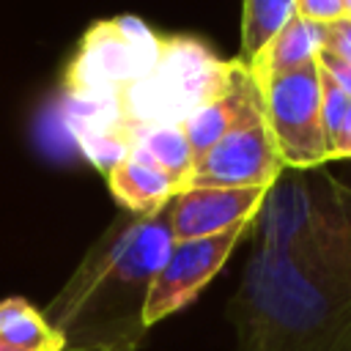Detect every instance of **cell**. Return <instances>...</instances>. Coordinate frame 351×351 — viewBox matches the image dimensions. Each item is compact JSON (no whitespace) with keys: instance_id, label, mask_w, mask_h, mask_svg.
Returning a JSON list of instances; mask_svg holds the SVG:
<instances>
[{"instance_id":"cell-1","label":"cell","mask_w":351,"mask_h":351,"mask_svg":"<svg viewBox=\"0 0 351 351\" xmlns=\"http://www.w3.org/2000/svg\"><path fill=\"white\" fill-rule=\"evenodd\" d=\"M173 244L170 206L148 217L123 211L44 307L66 351L140 346L148 335L145 302Z\"/></svg>"},{"instance_id":"cell-2","label":"cell","mask_w":351,"mask_h":351,"mask_svg":"<svg viewBox=\"0 0 351 351\" xmlns=\"http://www.w3.org/2000/svg\"><path fill=\"white\" fill-rule=\"evenodd\" d=\"M228 318L236 351H351V269L255 247Z\"/></svg>"},{"instance_id":"cell-3","label":"cell","mask_w":351,"mask_h":351,"mask_svg":"<svg viewBox=\"0 0 351 351\" xmlns=\"http://www.w3.org/2000/svg\"><path fill=\"white\" fill-rule=\"evenodd\" d=\"M255 247L351 269V184L315 170H282L252 225Z\"/></svg>"},{"instance_id":"cell-4","label":"cell","mask_w":351,"mask_h":351,"mask_svg":"<svg viewBox=\"0 0 351 351\" xmlns=\"http://www.w3.org/2000/svg\"><path fill=\"white\" fill-rule=\"evenodd\" d=\"M165 36L154 33L137 16L96 22L66 71L69 96L77 104L107 101L140 80L156 60Z\"/></svg>"},{"instance_id":"cell-5","label":"cell","mask_w":351,"mask_h":351,"mask_svg":"<svg viewBox=\"0 0 351 351\" xmlns=\"http://www.w3.org/2000/svg\"><path fill=\"white\" fill-rule=\"evenodd\" d=\"M261 110L274 148L288 170H315L329 162L321 126V69H304L258 82Z\"/></svg>"},{"instance_id":"cell-6","label":"cell","mask_w":351,"mask_h":351,"mask_svg":"<svg viewBox=\"0 0 351 351\" xmlns=\"http://www.w3.org/2000/svg\"><path fill=\"white\" fill-rule=\"evenodd\" d=\"M282 170L285 165L274 148L261 110L195 159L181 192L192 186H271L282 176Z\"/></svg>"},{"instance_id":"cell-7","label":"cell","mask_w":351,"mask_h":351,"mask_svg":"<svg viewBox=\"0 0 351 351\" xmlns=\"http://www.w3.org/2000/svg\"><path fill=\"white\" fill-rule=\"evenodd\" d=\"M250 228L252 225H239L217 236L176 241L151 285V293L145 302V326L151 329L154 324L192 304L197 293L219 274V269L228 263L236 244L247 236Z\"/></svg>"},{"instance_id":"cell-8","label":"cell","mask_w":351,"mask_h":351,"mask_svg":"<svg viewBox=\"0 0 351 351\" xmlns=\"http://www.w3.org/2000/svg\"><path fill=\"white\" fill-rule=\"evenodd\" d=\"M269 186H192L173 197L170 228L176 241L206 239L239 225H255Z\"/></svg>"},{"instance_id":"cell-9","label":"cell","mask_w":351,"mask_h":351,"mask_svg":"<svg viewBox=\"0 0 351 351\" xmlns=\"http://www.w3.org/2000/svg\"><path fill=\"white\" fill-rule=\"evenodd\" d=\"M255 112H261V90H258L247 63H241L236 58L230 82L214 99H208L192 115H186L181 121V129L189 140L195 159L203 156L214 143H219L230 129H236L241 121H247Z\"/></svg>"},{"instance_id":"cell-10","label":"cell","mask_w":351,"mask_h":351,"mask_svg":"<svg viewBox=\"0 0 351 351\" xmlns=\"http://www.w3.org/2000/svg\"><path fill=\"white\" fill-rule=\"evenodd\" d=\"M104 181L115 203L126 214H137V217H148L167 208L178 195V184L165 170L134 154H126L115 165H110Z\"/></svg>"},{"instance_id":"cell-11","label":"cell","mask_w":351,"mask_h":351,"mask_svg":"<svg viewBox=\"0 0 351 351\" xmlns=\"http://www.w3.org/2000/svg\"><path fill=\"white\" fill-rule=\"evenodd\" d=\"M118 151L121 156L134 154L159 170H165L176 184L178 192L195 165V154L189 148V140L181 129V123H151V126H132L118 134Z\"/></svg>"},{"instance_id":"cell-12","label":"cell","mask_w":351,"mask_h":351,"mask_svg":"<svg viewBox=\"0 0 351 351\" xmlns=\"http://www.w3.org/2000/svg\"><path fill=\"white\" fill-rule=\"evenodd\" d=\"M321 47H324V27L293 14L271 36V41L261 49V55L247 69H250V74L258 85L269 77H280V74L310 66L318 58Z\"/></svg>"},{"instance_id":"cell-13","label":"cell","mask_w":351,"mask_h":351,"mask_svg":"<svg viewBox=\"0 0 351 351\" xmlns=\"http://www.w3.org/2000/svg\"><path fill=\"white\" fill-rule=\"evenodd\" d=\"M0 343L8 351H66L63 337L47 321L44 310L22 296L0 302Z\"/></svg>"},{"instance_id":"cell-14","label":"cell","mask_w":351,"mask_h":351,"mask_svg":"<svg viewBox=\"0 0 351 351\" xmlns=\"http://www.w3.org/2000/svg\"><path fill=\"white\" fill-rule=\"evenodd\" d=\"M296 14V0H241V63H252L271 36Z\"/></svg>"},{"instance_id":"cell-15","label":"cell","mask_w":351,"mask_h":351,"mask_svg":"<svg viewBox=\"0 0 351 351\" xmlns=\"http://www.w3.org/2000/svg\"><path fill=\"white\" fill-rule=\"evenodd\" d=\"M348 107H351V99L329 77L321 74V126H324V137H326L329 148L335 143V134H337Z\"/></svg>"},{"instance_id":"cell-16","label":"cell","mask_w":351,"mask_h":351,"mask_svg":"<svg viewBox=\"0 0 351 351\" xmlns=\"http://www.w3.org/2000/svg\"><path fill=\"white\" fill-rule=\"evenodd\" d=\"M296 16L315 22L321 27L335 25L340 19H348L343 0H296Z\"/></svg>"},{"instance_id":"cell-17","label":"cell","mask_w":351,"mask_h":351,"mask_svg":"<svg viewBox=\"0 0 351 351\" xmlns=\"http://www.w3.org/2000/svg\"><path fill=\"white\" fill-rule=\"evenodd\" d=\"M321 52L337 58L340 63L351 66V19H340L324 27V47Z\"/></svg>"},{"instance_id":"cell-18","label":"cell","mask_w":351,"mask_h":351,"mask_svg":"<svg viewBox=\"0 0 351 351\" xmlns=\"http://www.w3.org/2000/svg\"><path fill=\"white\" fill-rule=\"evenodd\" d=\"M315 63H318V69H321V74L324 77H329L348 99H351V66H346V63H340L337 58H332V55H326V52H318V58H315Z\"/></svg>"},{"instance_id":"cell-19","label":"cell","mask_w":351,"mask_h":351,"mask_svg":"<svg viewBox=\"0 0 351 351\" xmlns=\"http://www.w3.org/2000/svg\"><path fill=\"white\" fill-rule=\"evenodd\" d=\"M329 159H351V107L335 134V143L329 148Z\"/></svg>"},{"instance_id":"cell-20","label":"cell","mask_w":351,"mask_h":351,"mask_svg":"<svg viewBox=\"0 0 351 351\" xmlns=\"http://www.w3.org/2000/svg\"><path fill=\"white\" fill-rule=\"evenodd\" d=\"M74 351H137V346H93V348H74Z\"/></svg>"},{"instance_id":"cell-21","label":"cell","mask_w":351,"mask_h":351,"mask_svg":"<svg viewBox=\"0 0 351 351\" xmlns=\"http://www.w3.org/2000/svg\"><path fill=\"white\" fill-rule=\"evenodd\" d=\"M346 3V14H348V19H351V0H343Z\"/></svg>"},{"instance_id":"cell-22","label":"cell","mask_w":351,"mask_h":351,"mask_svg":"<svg viewBox=\"0 0 351 351\" xmlns=\"http://www.w3.org/2000/svg\"><path fill=\"white\" fill-rule=\"evenodd\" d=\"M0 351H8V348H5V346H3V343H0Z\"/></svg>"}]
</instances>
